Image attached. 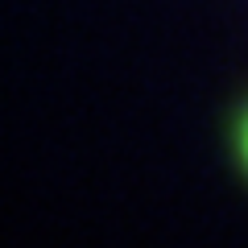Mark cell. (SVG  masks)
Here are the masks:
<instances>
[{
	"mask_svg": "<svg viewBox=\"0 0 248 248\" xmlns=\"http://www.w3.org/2000/svg\"><path fill=\"white\" fill-rule=\"evenodd\" d=\"M232 157H236V170L248 178V99L232 116Z\"/></svg>",
	"mask_w": 248,
	"mask_h": 248,
	"instance_id": "obj_1",
	"label": "cell"
}]
</instances>
